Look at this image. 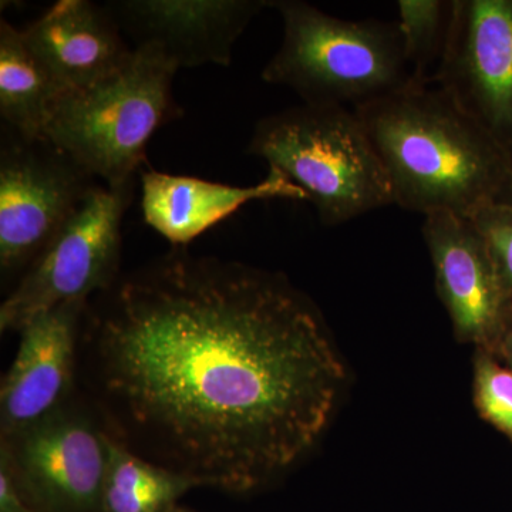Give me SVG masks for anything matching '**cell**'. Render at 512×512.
I'll return each mask as SVG.
<instances>
[{"instance_id": "1", "label": "cell", "mask_w": 512, "mask_h": 512, "mask_svg": "<svg viewBox=\"0 0 512 512\" xmlns=\"http://www.w3.org/2000/svg\"><path fill=\"white\" fill-rule=\"evenodd\" d=\"M346 379L322 312L285 275L187 247L84 311L77 389L111 439L197 487L247 494L284 477Z\"/></svg>"}, {"instance_id": "2", "label": "cell", "mask_w": 512, "mask_h": 512, "mask_svg": "<svg viewBox=\"0 0 512 512\" xmlns=\"http://www.w3.org/2000/svg\"><path fill=\"white\" fill-rule=\"evenodd\" d=\"M392 185L394 205L474 217L500 197L512 156L437 84L356 109Z\"/></svg>"}, {"instance_id": "3", "label": "cell", "mask_w": 512, "mask_h": 512, "mask_svg": "<svg viewBox=\"0 0 512 512\" xmlns=\"http://www.w3.org/2000/svg\"><path fill=\"white\" fill-rule=\"evenodd\" d=\"M177 64L156 45L131 50L106 79L60 94L43 140L110 188L134 187L148 141L180 116L173 96Z\"/></svg>"}, {"instance_id": "4", "label": "cell", "mask_w": 512, "mask_h": 512, "mask_svg": "<svg viewBox=\"0 0 512 512\" xmlns=\"http://www.w3.org/2000/svg\"><path fill=\"white\" fill-rule=\"evenodd\" d=\"M284 37L261 77L305 104L360 109L412 83L396 23L348 20L302 0H272Z\"/></svg>"}, {"instance_id": "5", "label": "cell", "mask_w": 512, "mask_h": 512, "mask_svg": "<svg viewBox=\"0 0 512 512\" xmlns=\"http://www.w3.org/2000/svg\"><path fill=\"white\" fill-rule=\"evenodd\" d=\"M247 153L298 185L326 227L394 205L355 109L303 103L278 111L256 123Z\"/></svg>"}, {"instance_id": "6", "label": "cell", "mask_w": 512, "mask_h": 512, "mask_svg": "<svg viewBox=\"0 0 512 512\" xmlns=\"http://www.w3.org/2000/svg\"><path fill=\"white\" fill-rule=\"evenodd\" d=\"M133 191L93 185L0 305L2 333L19 332L30 319L63 303L90 301L117 281L121 224Z\"/></svg>"}, {"instance_id": "7", "label": "cell", "mask_w": 512, "mask_h": 512, "mask_svg": "<svg viewBox=\"0 0 512 512\" xmlns=\"http://www.w3.org/2000/svg\"><path fill=\"white\" fill-rule=\"evenodd\" d=\"M109 436L79 389L25 429L0 437V463L36 512H101Z\"/></svg>"}, {"instance_id": "8", "label": "cell", "mask_w": 512, "mask_h": 512, "mask_svg": "<svg viewBox=\"0 0 512 512\" xmlns=\"http://www.w3.org/2000/svg\"><path fill=\"white\" fill-rule=\"evenodd\" d=\"M94 177L46 140L12 134L0 151V271L22 276L92 190Z\"/></svg>"}, {"instance_id": "9", "label": "cell", "mask_w": 512, "mask_h": 512, "mask_svg": "<svg viewBox=\"0 0 512 512\" xmlns=\"http://www.w3.org/2000/svg\"><path fill=\"white\" fill-rule=\"evenodd\" d=\"M431 84L512 156V0H454L446 52Z\"/></svg>"}, {"instance_id": "10", "label": "cell", "mask_w": 512, "mask_h": 512, "mask_svg": "<svg viewBox=\"0 0 512 512\" xmlns=\"http://www.w3.org/2000/svg\"><path fill=\"white\" fill-rule=\"evenodd\" d=\"M421 232L454 336L495 356L511 318L512 296L483 232L473 218L453 212L426 215Z\"/></svg>"}, {"instance_id": "11", "label": "cell", "mask_w": 512, "mask_h": 512, "mask_svg": "<svg viewBox=\"0 0 512 512\" xmlns=\"http://www.w3.org/2000/svg\"><path fill=\"white\" fill-rule=\"evenodd\" d=\"M87 303H63L19 330L18 352L0 384V437L43 419L76 392Z\"/></svg>"}, {"instance_id": "12", "label": "cell", "mask_w": 512, "mask_h": 512, "mask_svg": "<svg viewBox=\"0 0 512 512\" xmlns=\"http://www.w3.org/2000/svg\"><path fill=\"white\" fill-rule=\"evenodd\" d=\"M106 8L136 46L160 47L181 69L229 66L239 36L272 0H117Z\"/></svg>"}, {"instance_id": "13", "label": "cell", "mask_w": 512, "mask_h": 512, "mask_svg": "<svg viewBox=\"0 0 512 512\" xmlns=\"http://www.w3.org/2000/svg\"><path fill=\"white\" fill-rule=\"evenodd\" d=\"M22 36L63 93L106 79L133 50L110 10L90 0H59Z\"/></svg>"}, {"instance_id": "14", "label": "cell", "mask_w": 512, "mask_h": 512, "mask_svg": "<svg viewBox=\"0 0 512 512\" xmlns=\"http://www.w3.org/2000/svg\"><path fill=\"white\" fill-rule=\"evenodd\" d=\"M141 210L148 227L173 247L188 244L208 229L227 220L252 201H306V194L284 174L269 168L261 183L237 187L190 175L140 171Z\"/></svg>"}, {"instance_id": "15", "label": "cell", "mask_w": 512, "mask_h": 512, "mask_svg": "<svg viewBox=\"0 0 512 512\" xmlns=\"http://www.w3.org/2000/svg\"><path fill=\"white\" fill-rule=\"evenodd\" d=\"M63 90L26 45L22 30L0 20V117L16 136L43 140Z\"/></svg>"}, {"instance_id": "16", "label": "cell", "mask_w": 512, "mask_h": 512, "mask_svg": "<svg viewBox=\"0 0 512 512\" xmlns=\"http://www.w3.org/2000/svg\"><path fill=\"white\" fill-rule=\"evenodd\" d=\"M195 487L188 478L150 463L109 437L101 512H170Z\"/></svg>"}, {"instance_id": "17", "label": "cell", "mask_w": 512, "mask_h": 512, "mask_svg": "<svg viewBox=\"0 0 512 512\" xmlns=\"http://www.w3.org/2000/svg\"><path fill=\"white\" fill-rule=\"evenodd\" d=\"M396 25L412 83L430 84L446 52L454 0H399Z\"/></svg>"}, {"instance_id": "18", "label": "cell", "mask_w": 512, "mask_h": 512, "mask_svg": "<svg viewBox=\"0 0 512 512\" xmlns=\"http://www.w3.org/2000/svg\"><path fill=\"white\" fill-rule=\"evenodd\" d=\"M473 402L478 416L512 443V370L480 349L474 350Z\"/></svg>"}, {"instance_id": "19", "label": "cell", "mask_w": 512, "mask_h": 512, "mask_svg": "<svg viewBox=\"0 0 512 512\" xmlns=\"http://www.w3.org/2000/svg\"><path fill=\"white\" fill-rule=\"evenodd\" d=\"M471 218L483 232L505 288L512 296V207L494 202Z\"/></svg>"}, {"instance_id": "20", "label": "cell", "mask_w": 512, "mask_h": 512, "mask_svg": "<svg viewBox=\"0 0 512 512\" xmlns=\"http://www.w3.org/2000/svg\"><path fill=\"white\" fill-rule=\"evenodd\" d=\"M0 512H36L6 464L0 463Z\"/></svg>"}, {"instance_id": "21", "label": "cell", "mask_w": 512, "mask_h": 512, "mask_svg": "<svg viewBox=\"0 0 512 512\" xmlns=\"http://www.w3.org/2000/svg\"><path fill=\"white\" fill-rule=\"evenodd\" d=\"M495 357H497L501 363H504L508 369L512 370V313L510 320H508L507 329H505L503 338L500 340V345H498Z\"/></svg>"}, {"instance_id": "22", "label": "cell", "mask_w": 512, "mask_h": 512, "mask_svg": "<svg viewBox=\"0 0 512 512\" xmlns=\"http://www.w3.org/2000/svg\"><path fill=\"white\" fill-rule=\"evenodd\" d=\"M498 204L508 205L512 207V164L510 175H508L507 183H505L503 191H501L500 197L497 200Z\"/></svg>"}, {"instance_id": "23", "label": "cell", "mask_w": 512, "mask_h": 512, "mask_svg": "<svg viewBox=\"0 0 512 512\" xmlns=\"http://www.w3.org/2000/svg\"><path fill=\"white\" fill-rule=\"evenodd\" d=\"M170 512H191V511L184 510V508L177 507V505H175V507L173 508V510H171Z\"/></svg>"}]
</instances>
